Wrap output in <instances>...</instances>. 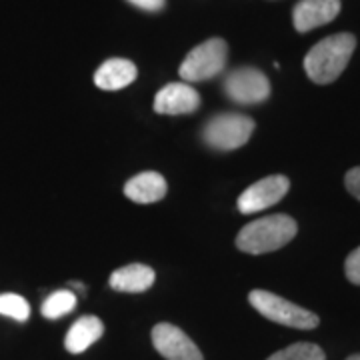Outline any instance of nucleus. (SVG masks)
<instances>
[{
	"label": "nucleus",
	"instance_id": "obj_1",
	"mask_svg": "<svg viewBox=\"0 0 360 360\" xmlns=\"http://www.w3.org/2000/svg\"><path fill=\"white\" fill-rule=\"evenodd\" d=\"M356 49V39L350 32L333 34L314 44L304 56V70L312 82L330 84L345 72Z\"/></svg>",
	"mask_w": 360,
	"mask_h": 360
},
{
	"label": "nucleus",
	"instance_id": "obj_2",
	"mask_svg": "<svg viewBox=\"0 0 360 360\" xmlns=\"http://www.w3.org/2000/svg\"><path fill=\"white\" fill-rule=\"evenodd\" d=\"M298 232L296 220L286 214H272L248 222L236 236V246L246 255H266L286 246Z\"/></svg>",
	"mask_w": 360,
	"mask_h": 360
},
{
	"label": "nucleus",
	"instance_id": "obj_3",
	"mask_svg": "<svg viewBox=\"0 0 360 360\" xmlns=\"http://www.w3.org/2000/svg\"><path fill=\"white\" fill-rule=\"evenodd\" d=\"M248 302L269 321L290 326V328H300V330H312L319 326V316L310 310L298 307L295 302L286 300L283 296L272 295L269 290H252L248 295Z\"/></svg>",
	"mask_w": 360,
	"mask_h": 360
},
{
	"label": "nucleus",
	"instance_id": "obj_4",
	"mask_svg": "<svg viewBox=\"0 0 360 360\" xmlns=\"http://www.w3.org/2000/svg\"><path fill=\"white\" fill-rule=\"evenodd\" d=\"M255 132V120L240 112L212 116L202 129V141L217 150H234L245 146Z\"/></svg>",
	"mask_w": 360,
	"mask_h": 360
},
{
	"label": "nucleus",
	"instance_id": "obj_5",
	"mask_svg": "<svg viewBox=\"0 0 360 360\" xmlns=\"http://www.w3.org/2000/svg\"><path fill=\"white\" fill-rule=\"evenodd\" d=\"M226 58H229V46L224 40H205L202 44L194 46L186 54V58L179 68V75L186 82H202L208 78L219 77L226 68Z\"/></svg>",
	"mask_w": 360,
	"mask_h": 360
},
{
	"label": "nucleus",
	"instance_id": "obj_6",
	"mask_svg": "<svg viewBox=\"0 0 360 360\" xmlns=\"http://www.w3.org/2000/svg\"><path fill=\"white\" fill-rule=\"evenodd\" d=\"M224 92L236 104H260L270 96V82L258 68L243 66L224 78Z\"/></svg>",
	"mask_w": 360,
	"mask_h": 360
},
{
	"label": "nucleus",
	"instance_id": "obj_7",
	"mask_svg": "<svg viewBox=\"0 0 360 360\" xmlns=\"http://www.w3.org/2000/svg\"><path fill=\"white\" fill-rule=\"evenodd\" d=\"M288 188H290V180L283 174H272L248 186L245 193L238 196L236 206L243 214H255L281 202L284 194L288 193Z\"/></svg>",
	"mask_w": 360,
	"mask_h": 360
},
{
	"label": "nucleus",
	"instance_id": "obj_8",
	"mask_svg": "<svg viewBox=\"0 0 360 360\" xmlns=\"http://www.w3.org/2000/svg\"><path fill=\"white\" fill-rule=\"evenodd\" d=\"M153 345L167 360H205L202 352L179 326L160 322L153 328Z\"/></svg>",
	"mask_w": 360,
	"mask_h": 360
},
{
	"label": "nucleus",
	"instance_id": "obj_9",
	"mask_svg": "<svg viewBox=\"0 0 360 360\" xmlns=\"http://www.w3.org/2000/svg\"><path fill=\"white\" fill-rule=\"evenodd\" d=\"M200 106L198 92L184 82H170L155 96V112L158 115H191Z\"/></svg>",
	"mask_w": 360,
	"mask_h": 360
},
{
	"label": "nucleus",
	"instance_id": "obj_10",
	"mask_svg": "<svg viewBox=\"0 0 360 360\" xmlns=\"http://www.w3.org/2000/svg\"><path fill=\"white\" fill-rule=\"evenodd\" d=\"M340 14V0H298L292 11V22L298 32H309L333 22Z\"/></svg>",
	"mask_w": 360,
	"mask_h": 360
},
{
	"label": "nucleus",
	"instance_id": "obj_11",
	"mask_svg": "<svg viewBox=\"0 0 360 360\" xmlns=\"http://www.w3.org/2000/svg\"><path fill=\"white\" fill-rule=\"evenodd\" d=\"M168 184L162 174L158 172H141L136 174L134 179H130L124 184V194L127 198H130L132 202H139V205H153L158 202L167 196Z\"/></svg>",
	"mask_w": 360,
	"mask_h": 360
},
{
	"label": "nucleus",
	"instance_id": "obj_12",
	"mask_svg": "<svg viewBox=\"0 0 360 360\" xmlns=\"http://www.w3.org/2000/svg\"><path fill=\"white\" fill-rule=\"evenodd\" d=\"M136 66L127 58H110L106 60L94 75V84L101 90L127 89L136 80Z\"/></svg>",
	"mask_w": 360,
	"mask_h": 360
},
{
	"label": "nucleus",
	"instance_id": "obj_13",
	"mask_svg": "<svg viewBox=\"0 0 360 360\" xmlns=\"http://www.w3.org/2000/svg\"><path fill=\"white\" fill-rule=\"evenodd\" d=\"M104 333V324L101 319L86 314V316H80L66 333L65 347L70 354H80L84 352L86 348H90Z\"/></svg>",
	"mask_w": 360,
	"mask_h": 360
},
{
	"label": "nucleus",
	"instance_id": "obj_14",
	"mask_svg": "<svg viewBox=\"0 0 360 360\" xmlns=\"http://www.w3.org/2000/svg\"><path fill=\"white\" fill-rule=\"evenodd\" d=\"M155 270L146 264H129L110 274V288L118 292H144L155 284Z\"/></svg>",
	"mask_w": 360,
	"mask_h": 360
},
{
	"label": "nucleus",
	"instance_id": "obj_15",
	"mask_svg": "<svg viewBox=\"0 0 360 360\" xmlns=\"http://www.w3.org/2000/svg\"><path fill=\"white\" fill-rule=\"evenodd\" d=\"M77 307V295L72 292V290H56V292H52L44 302H42V316L44 319H49V321H56V319H60V316H65L68 312H72Z\"/></svg>",
	"mask_w": 360,
	"mask_h": 360
},
{
	"label": "nucleus",
	"instance_id": "obj_16",
	"mask_svg": "<svg viewBox=\"0 0 360 360\" xmlns=\"http://www.w3.org/2000/svg\"><path fill=\"white\" fill-rule=\"evenodd\" d=\"M266 360H326V356H324V350L319 345L296 342V345H290V347L274 352Z\"/></svg>",
	"mask_w": 360,
	"mask_h": 360
},
{
	"label": "nucleus",
	"instance_id": "obj_17",
	"mask_svg": "<svg viewBox=\"0 0 360 360\" xmlns=\"http://www.w3.org/2000/svg\"><path fill=\"white\" fill-rule=\"evenodd\" d=\"M0 314L18 322H25L30 316V304L20 295L6 292V295H0Z\"/></svg>",
	"mask_w": 360,
	"mask_h": 360
},
{
	"label": "nucleus",
	"instance_id": "obj_18",
	"mask_svg": "<svg viewBox=\"0 0 360 360\" xmlns=\"http://www.w3.org/2000/svg\"><path fill=\"white\" fill-rule=\"evenodd\" d=\"M345 272H347V278L350 283L360 286V246L348 255L347 262H345Z\"/></svg>",
	"mask_w": 360,
	"mask_h": 360
},
{
	"label": "nucleus",
	"instance_id": "obj_19",
	"mask_svg": "<svg viewBox=\"0 0 360 360\" xmlns=\"http://www.w3.org/2000/svg\"><path fill=\"white\" fill-rule=\"evenodd\" d=\"M345 184H347L348 193L360 200V167L348 170L347 176H345Z\"/></svg>",
	"mask_w": 360,
	"mask_h": 360
},
{
	"label": "nucleus",
	"instance_id": "obj_20",
	"mask_svg": "<svg viewBox=\"0 0 360 360\" xmlns=\"http://www.w3.org/2000/svg\"><path fill=\"white\" fill-rule=\"evenodd\" d=\"M129 2L134 4V6H139V8H142V11H148V13H158L167 4V0H129Z\"/></svg>",
	"mask_w": 360,
	"mask_h": 360
},
{
	"label": "nucleus",
	"instance_id": "obj_21",
	"mask_svg": "<svg viewBox=\"0 0 360 360\" xmlns=\"http://www.w3.org/2000/svg\"><path fill=\"white\" fill-rule=\"evenodd\" d=\"M347 360H360V354H352V356H348Z\"/></svg>",
	"mask_w": 360,
	"mask_h": 360
}]
</instances>
